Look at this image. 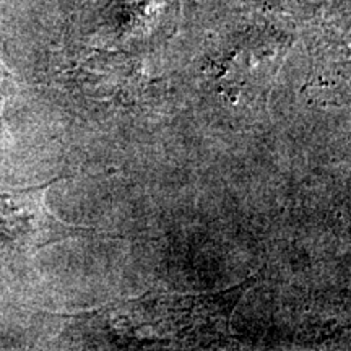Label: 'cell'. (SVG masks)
<instances>
[{
	"instance_id": "6da1fadb",
	"label": "cell",
	"mask_w": 351,
	"mask_h": 351,
	"mask_svg": "<svg viewBox=\"0 0 351 351\" xmlns=\"http://www.w3.org/2000/svg\"><path fill=\"white\" fill-rule=\"evenodd\" d=\"M257 276L213 293H150L122 302L106 320L132 343L160 348H210L231 335V317Z\"/></svg>"
}]
</instances>
